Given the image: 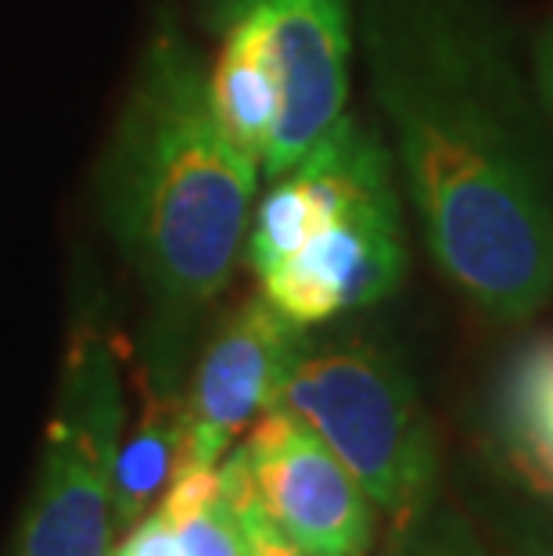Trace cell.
<instances>
[{
  "mask_svg": "<svg viewBox=\"0 0 553 556\" xmlns=\"http://www.w3.org/2000/svg\"><path fill=\"white\" fill-rule=\"evenodd\" d=\"M263 514L313 556H363L374 539L370 500L310 424L285 406L255 417L241 442Z\"/></svg>",
  "mask_w": 553,
  "mask_h": 556,
  "instance_id": "8",
  "label": "cell"
},
{
  "mask_svg": "<svg viewBox=\"0 0 553 556\" xmlns=\"http://www.w3.org/2000/svg\"><path fill=\"white\" fill-rule=\"evenodd\" d=\"M184 395L176 392L169 366L151 363L144 370V409L137 428L123 434L112 470V514L120 525H137L151 500L173 478L180 445Z\"/></svg>",
  "mask_w": 553,
  "mask_h": 556,
  "instance_id": "9",
  "label": "cell"
},
{
  "mask_svg": "<svg viewBox=\"0 0 553 556\" xmlns=\"http://www.w3.org/2000/svg\"><path fill=\"white\" fill-rule=\"evenodd\" d=\"M123 417V345L84 305L68 330L37 481L11 556H112V470Z\"/></svg>",
  "mask_w": 553,
  "mask_h": 556,
  "instance_id": "5",
  "label": "cell"
},
{
  "mask_svg": "<svg viewBox=\"0 0 553 556\" xmlns=\"http://www.w3.org/2000/svg\"><path fill=\"white\" fill-rule=\"evenodd\" d=\"M277 406L310 424L395 525L435 503L439 442L414 377L392 349L363 334L305 338Z\"/></svg>",
  "mask_w": 553,
  "mask_h": 556,
  "instance_id": "4",
  "label": "cell"
},
{
  "mask_svg": "<svg viewBox=\"0 0 553 556\" xmlns=\"http://www.w3.org/2000/svg\"><path fill=\"white\" fill-rule=\"evenodd\" d=\"M500 445L514 470L528 481V489L546 495L553 506V438L543 431L528 434H500Z\"/></svg>",
  "mask_w": 553,
  "mask_h": 556,
  "instance_id": "12",
  "label": "cell"
},
{
  "mask_svg": "<svg viewBox=\"0 0 553 556\" xmlns=\"http://www.w3.org/2000/svg\"><path fill=\"white\" fill-rule=\"evenodd\" d=\"M503 556H553V517H517Z\"/></svg>",
  "mask_w": 553,
  "mask_h": 556,
  "instance_id": "15",
  "label": "cell"
},
{
  "mask_svg": "<svg viewBox=\"0 0 553 556\" xmlns=\"http://www.w3.org/2000/svg\"><path fill=\"white\" fill-rule=\"evenodd\" d=\"M385 556H489L464 517L453 510H435L395 525V539Z\"/></svg>",
  "mask_w": 553,
  "mask_h": 556,
  "instance_id": "10",
  "label": "cell"
},
{
  "mask_svg": "<svg viewBox=\"0 0 553 556\" xmlns=\"http://www.w3.org/2000/svg\"><path fill=\"white\" fill-rule=\"evenodd\" d=\"M536 93L543 101V109L553 115V26L543 29V37L536 43Z\"/></svg>",
  "mask_w": 553,
  "mask_h": 556,
  "instance_id": "16",
  "label": "cell"
},
{
  "mask_svg": "<svg viewBox=\"0 0 553 556\" xmlns=\"http://www.w3.org/2000/svg\"><path fill=\"white\" fill-rule=\"evenodd\" d=\"M259 173L219 119L209 62L169 11L144 43L98 173L104 227L155 302L162 363L227 288Z\"/></svg>",
  "mask_w": 553,
  "mask_h": 556,
  "instance_id": "2",
  "label": "cell"
},
{
  "mask_svg": "<svg viewBox=\"0 0 553 556\" xmlns=\"http://www.w3.org/2000/svg\"><path fill=\"white\" fill-rule=\"evenodd\" d=\"M173 535L176 546H180V556H249L244 528L238 514L230 510V503L223 500V492L213 506L176 520Z\"/></svg>",
  "mask_w": 553,
  "mask_h": 556,
  "instance_id": "11",
  "label": "cell"
},
{
  "mask_svg": "<svg viewBox=\"0 0 553 556\" xmlns=\"http://www.w3.org/2000/svg\"><path fill=\"white\" fill-rule=\"evenodd\" d=\"M302 345L305 327L274 309L263 294L244 299L223 316L198 356L191 388L184 395L173 470L216 467L234 438L277 406Z\"/></svg>",
  "mask_w": 553,
  "mask_h": 556,
  "instance_id": "7",
  "label": "cell"
},
{
  "mask_svg": "<svg viewBox=\"0 0 553 556\" xmlns=\"http://www.w3.org/2000/svg\"><path fill=\"white\" fill-rule=\"evenodd\" d=\"M244 258L263 299L299 327L388 299L406 274L395 165L345 112L252 205Z\"/></svg>",
  "mask_w": 553,
  "mask_h": 556,
  "instance_id": "3",
  "label": "cell"
},
{
  "mask_svg": "<svg viewBox=\"0 0 553 556\" xmlns=\"http://www.w3.org/2000/svg\"><path fill=\"white\" fill-rule=\"evenodd\" d=\"M363 47L435 266L497 324L539 313L553 291L550 155L489 0H367Z\"/></svg>",
  "mask_w": 553,
  "mask_h": 556,
  "instance_id": "1",
  "label": "cell"
},
{
  "mask_svg": "<svg viewBox=\"0 0 553 556\" xmlns=\"http://www.w3.org/2000/svg\"><path fill=\"white\" fill-rule=\"evenodd\" d=\"M112 556H180L173 525L162 514H144Z\"/></svg>",
  "mask_w": 553,
  "mask_h": 556,
  "instance_id": "14",
  "label": "cell"
},
{
  "mask_svg": "<svg viewBox=\"0 0 553 556\" xmlns=\"http://www.w3.org/2000/svg\"><path fill=\"white\" fill-rule=\"evenodd\" d=\"M238 520L244 528V542H249V556H313L302 546H296V542H291L285 531L263 514V506L259 503L238 510Z\"/></svg>",
  "mask_w": 553,
  "mask_h": 556,
  "instance_id": "13",
  "label": "cell"
},
{
  "mask_svg": "<svg viewBox=\"0 0 553 556\" xmlns=\"http://www.w3.org/2000/svg\"><path fill=\"white\" fill-rule=\"evenodd\" d=\"M223 54L255 58L274 76L280 112L263 173L291 169L341 115L349 98V0H194Z\"/></svg>",
  "mask_w": 553,
  "mask_h": 556,
  "instance_id": "6",
  "label": "cell"
}]
</instances>
